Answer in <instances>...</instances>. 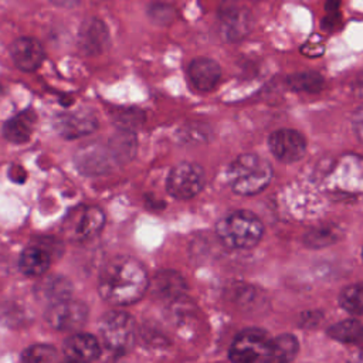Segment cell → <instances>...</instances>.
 Instances as JSON below:
<instances>
[{
    "instance_id": "6da1fadb",
    "label": "cell",
    "mask_w": 363,
    "mask_h": 363,
    "mask_svg": "<svg viewBox=\"0 0 363 363\" xmlns=\"http://www.w3.org/2000/svg\"><path fill=\"white\" fill-rule=\"evenodd\" d=\"M146 268L132 257H115L99 272L98 292L112 305H130L149 288Z\"/></svg>"
},
{
    "instance_id": "7a4b0ae2",
    "label": "cell",
    "mask_w": 363,
    "mask_h": 363,
    "mask_svg": "<svg viewBox=\"0 0 363 363\" xmlns=\"http://www.w3.org/2000/svg\"><path fill=\"white\" fill-rule=\"evenodd\" d=\"M136 138L132 132L118 130L106 142H94L75 153L77 169L86 174H104L133 159Z\"/></svg>"
},
{
    "instance_id": "3957f363",
    "label": "cell",
    "mask_w": 363,
    "mask_h": 363,
    "mask_svg": "<svg viewBox=\"0 0 363 363\" xmlns=\"http://www.w3.org/2000/svg\"><path fill=\"white\" fill-rule=\"evenodd\" d=\"M272 179L271 164L254 153L238 156L227 170V180L234 193L254 196L262 191Z\"/></svg>"
},
{
    "instance_id": "277c9868",
    "label": "cell",
    "mask_w": 363,
    "mask_h": 363,
    "mask_svg": "<svg viewBox=\"0 0 363 363\" xmlns=\"http://www.w3.org/2000/svg\"><path fill=\"white\" fill-rule=\"evenodd\" d=\"M217 237L233 250L255 247L264 234L262 221L248 210H238L223 217L216 225Z\"/></svg>"
},
{
    "instance_id": "5b68a950",
    "label": "cell",
    "mask_w": 363,
    "mask_h": 363,
    "mask_svg": "<svg viewBox=\"0 0 363 363\" xmlns=\"http://www.w3.org/2000/svg\"><path fill=\"white\" fill-rule=\"evenodd\" d=\"M104 346L115 354H123L135 343L136 328L133 318L123 311H109L98 323Z\"/></svg>"
},
{
    "instance_id": "8992f818",
    "label": "cell",
    "mask_w": 363,
    "mask_h": 363,
    "mask_svg": "<svg viewBox=\"0 0 363 363\" xmlns=\"http://www.w3.org/2000/svg\"><path fill=\"white\" fill-rule=\"evenodd\" d=\"M326 190L336 194H363V156L343 155L325 176Z\"/></svg>"
},
{
    "instance_id": "52a82bcc",
    "label": "cell",
    "mask_w": 363,
    "mask_h": 363,
    "mask_svg": "<svg viewBox=\"0 0 363 363\" xmlns=\"http://www.w3.org/2000/svg\"><path fill=\"white\" fill-rule=\"evenodd\" d=\"M269 340L262 329H244L231 343L228 353L231 363H267Z\"/></svg>"
},
{
    "instance_id": "ba28073f",
    "label": "cell",
    "mask_w": 363,
    "mask_h": 363,
    "mask_svg": "<svg viewBox=\"0 0 363 363\" xmlns=\"http://www.w3.org/2000/svg\"><path fill=\"white\" fill-rule=\"evenodd\" d=\"M206 183V174L200 164L182 162L176 164L166 180L167 193L176 199L187 200L197 196Z\"/></svg>"
},
{
    "instance_id": "9c48e42d",
    "label": "cell",
    "mask_w": 363,
    "mask_h": 363,
    "mask_svg": "<svg viewBox=\"0 0 363 363\" xmlns=\"http://www.w3.org/2000/svg\"><path fill=\"white\" fill-rule=\"evenodd\" d=\"M105 224V214L96 206H82L74 208L64 221V233L75 241L94 238Z\"/></svg>"
},
{
    "instance_id": "30bf717a",
    "label": "cell",
    "mask_w": 363,
    "mask_h": 363,
    "mask_svg": "<svg viewBox=\"0 0 363 363\" xmlns=\"http://www.w3.org/2000/svg\"><path fill=\"white\" fill-rule=\"evenodd\" d=\"M88 308L84 302L71 298L50 303L45 311L47 323L57 330H75L84 326Z\"/></svg>"
},
{
    "instance_id": "8fae6325",
    "label": "cell",
    "mask_w": 363,
    "mask_h": 363,
    "mask_svg": "<svg viewBox=\"0 0 363 363\" xmlns=\"http://www.w3.org/2000/svg\"><path fill=\"white\" fill-rule=\"evenodd\" d=\"M271 153L282 163H294L306 152V140L302 133L295 129H278L268 138Z\"/></svg>"
},
{
    "instance_id": "7c38bea8",
    "label": "cell",
    "mask_w": 363,
    "mask_h": 363,
    "mask_svg": "<svg viewBox=\"0 0 363 363\" xmlns=\"http://www.w3.org/2000/svg\"><path fill=\"white\" fill-rule=\"evenodd\" d=\"M78 47L85 55H98L109 47V31L105 23L96 17L82 21L78 30Z\"/></svg>"
},
{
    "instance_id": "4fadbf2b",
    "label": "cell",
    "mask_w": 363,
    "mask_h": 363,
    "mask_svg": "<svg viewBox=\"0 0 363 363\" xmlns=\"http://www.w3.org/2000/svg\"><path fill=\"white\" fill-rule=\"evenodd\" d=\"M54 129L65 139H78L92 133L98 128V119L86 112H62L54 118Z\"/></svg>"
},
{
    "instance_id": "5bb4252c",
    "label": "cell",
    "mask_w": 363,
    "mask_h": 363,
    "mask_svg": "<svg viewBox=\"0 0 363 363\" xmlns=\"http://www.w3.org/2000/svg\"><path fill=\"white\" fill-rule=\"evenodd\" d=\"M10 55L21 71H34L44 61L45 51L38 40L33 37H18L10 45Z\"/></svg>"
},
{
    "instance_id": "9a60e30c",
    "label": "cell",
    "mask_w": 363,
    "mask_h": 363,
    "mask_svg": "<svg viewBox=\"0 0 363 363\" xmlns=\"http://www.w3.org/2000/svg\"><path fill=\"white\" fill-rule=\"evenodd\" d=\"M187 77L197 91L208 92L217 86L221 78V68L217 61L207 57H199L189 64Z\"/></svg>"
},
{
    "instance_id": "2e32d148",
    "label": "cell",
    "mask_w": 363,
    "mask_h": 363,
    "mask_svg": "<svg viewBox=\"0 0 363 363\" xmlns=\"http://www.w3.org/2000/svg\"><path fill=\"white\" fill-rule=\"evenodd\" d=\"M218 31L225 41H238L250 31V14L238 6L224 7L218 16Z\"/></svg>"
},
{
    "instance_id": "e0dca14e",
    "label": "cell",
    "mask_w": 363,
    "mask_h": 363,
    "mask_svg": "<svg viewBox=\"0 0 363 363\" xmlns=\"http://www.w3.org/2000/svg\"><path fill=\"white\" fill-rule=\"evenodd\" d=\"M62 352L67 360L91 363L101 354V346L95 336L89 333H75L64 342Z\"/></svg>"
},
{
    "instance_id": "ac0fdd59",
    "label": "cell",
    "mask_w": 363,
    "mask_h": 363,
    "mask_svg": "<svg viewBox=\"0 0 363 363\" xmlns=\"http://www.w3.org/2000/svg\"><path fill=\"white\" fill-rule=\"evenodd\" d=\"M152 291L153 295H156L160 299L176 302L182 299L187 289V284L184 278L177 272L172 269H163L159 271L153 279H152Z\"/></svg>"
},
{
    "instance_id": "d6986e66",
    "label": "cell",
    "mask_w": 363,
    "mask_h": 363,
    "mask_svg": "<svg viewBox=\"0 0 363 363\" xmlns=\"http://www.w3.org/2000/svg\"><path fill=\"white\" fill-rule=\"evenodd\" d=\"M51 255L40 245L26 247L18 258V268L27 277H40L50 268Z\"/></svg>"
},
{
    "instance_id": "ffe728a7",
    "label": "cell",
    "mask_w": 363,
    "mask_h": 363,
    "mask_svg": "<svg viewBox=\"0 0 363 363\" xmlns=\"http://www.w3.org/2000/svg\"><path fill=\"white\" fill-rule=\"evenodd\" d=\"M35 113L31 109L23 111L10 118L3 126V136L11 143H26L33 132Z\"/></svg>"
},
{
    "instance_id": "44dd1931",
    "label": "cell",
    "mask_w": 363,
    "mask_h": 363,
    "mask_svg": "<svg viewBox=\"0 0 363 363\" xmlns=\"http://www.w3.org/2000/svg\"><path fill=\"white\" fill-rule=\"evenodd\" d=\"M298 352V340L289 333L269 340L267 363H291Z\"/></svg>"
},
{
    "instance_id": "7402d4cb",
    "label": "cell",
    "mask_w": 363,
    "mask_h": 363,
    "mask_svg": "<svg viewBox=\"0 0 363 363\" xmlns=\"http://www.w3.org/2000/svg\"><path fill=\"white\" fill-rule=\"evenodd\" d=\"M323 78L319 72L315 71H303L294 72L286 77V85L289 89L296 92L316 94L323 88Z\"/></svg>"
},
{
    "instance_id": "603a6c76",
    "label": "cell",
    "mask_w": 363,
    "mask_h": 363,
    "mask_svg": "<svg viewBox=\"0 0 363 363\" xmlns=\"http://www.w3.org/2000/svg\"><path fill=\"white\" fill-rule=\"evenodd\" d=\"M328 335L342 343H357L363 339V325L357 319H346L332 325Z\"/></svg>"
},
{
    "instance_id": "cb8c5ba5",
    "label": "cell",
    "mask_w": 363,
    "mask_h": 363,
    "mask_svg": "<svg viewBox=\"0 0 363 363\" xmlns=\"http://www.w3.org/2000/svg\"><path fill=\"white\" fill-rule=\"evenodd\" d=\"M339 303L350 315H363V282L346 286L339 295Z\"/></svg>"
},
{
    "instance_id": "d4e9b609",
    "label": "cell",
    "mask_w": 363,
    "mask_h": 363,
    "mask_svg": "<svg viewBox=\"0 0 363 363\" xmlns=\"http://www.w3.org/2000/svg\"><path fill=\"white\" fill-rule=\"evenodd\" d=\"M71 285L62 277H50L44 281L43 285V296L50 301V303L62 301L69 298Z\"/></svg>"
},
{
    "instance_id": "484cf974",
    "label": "cell",
    "mask_w": 363,
    "mask_h": 363,
    "mask_svg": "<svg viewBox=\"0 0 363 363\" xmlns=\"http://www.w3.org/2000/svg\"><path fill=\"white\" fill-rule=\"evenodd\" d=\"M113 122L119 128V130L133 133V129L139 128L145 122V113L138 108L116 109L113 112Z\"/></svg>"
},
{
    "instance_id": "4316f807",
    "label": "cell",
    "mask_w": 363,
    "mask_h": 363,
    "mask_svg": "<svg viewBox=\"0 0 363 363\" xmlns=\"http://www.w3.org/2000/svg\"><path fill=\"white\" fill-rule=\"evenodd\" d=\"M23 363H57V350L50 345H33L23 352Z\"/></svg>"
},
{
    "instance_id": "83f0119b",
    "label": "cell",
    "mask_w": 363,
    "mask_h": 363,
    "mask_svg": "<svg viewBox=\"0 0 363 363\" xmlns=\"http://www.w3.org/2000/svg\"><path fill=\"white\" fill-rule=\"evenodd\" d=\"M333 240H336V233L333 227H319L312 230L308 235H306V242L309 245L313 247H319V245H326L329 242H332Z\"/></svg>"
},
{
    "instance_id": "f1b7e54d",
    "label": "cell",
    "mask_w": 363,
    "mask_h": 363,
    "mask_svg": "<svg viewBox=\"0 0 363 363\" xmlns=\"http://www.w3.org/2000/svg\"><path fill=\"white\" fill-rule=\"evenodd\" d=\"M149 16L157 24H169L174 18V10L167 4H152Z\"/></svg>"
},
{
    "instance_id": "f546056e",
    "label": "cell",
    "mask_w": 363,
    "mask_h": 363,
    "mask_svg": "<svg viewBox=\"0 0 363 363\" xmlns=\"http://www.w3.org/2000/svg\"><path fill=\"white\" fill-rule=\"evenodd\" d=\"M326 17L325 20L322 21V27L325 30H332L337 23H339V0H328V4H326Z\"/></svg>"
},
{
    "instance_id": "4dcf8cb0",
    "label": "cell",
    "mask_w": 363,
    "mask_h": 363,
    "mask_svg": "<svg viewBox=\"0 0 363 363\" xmlns=\"http://www.w3.org/2000/svg\"><path fill=\"white\" fill-rule=\"evenodd\" d=\"M353 129L357 133V136L363 140V106L357 109L353 115Z\"/></svg>"
},
{
    "instance_id": "1f68e13d",
    "label": "cell",
    "mask_w": 363,
    "mask_h": 363,
    "mask_svg": "<svg viewBox=\"0 0 363 363\" xmlns=\"http://www.w3.org/2000/svg\"><path fill=\"white\" fill-rule=\"evenodd\" d=\"M54 6L57 7H64V9H69V7H75L81 0H50Z\"/></svg>"
},
{
    "instance_id": "d6a6232c",
    "label": "cell",
    "mask_w": 363,
    "mask_h": 363,
    "mask_svg": "<svg viewBox=\"0 0 363 363\" xmlns=\"http://www.w3.org/2000/svg\"><path fill=\"white\" fill-rule=\"evenodd\" d=\"M357 89H359V92L363 95V79L357 84Z\"/></svg>"
},
{
    "instance_id": "836d02e7",
    "label": "cell",
    "mask_w": 363,
    "mask_h": 363,
    "mask_svg": "<svg viewBox=\"0 0 363 363\" xmlns=\"http://www.w3.org/2000/svg\"><path fill=\"white\" fill-rule=\"evenodd\" d=\"M64 363H81V362H75V360H67L65 359V362Z\"/></svg>"
},
{
    "instance_id": "e575fe53",
    "label": "cell",
    "mask_w": 363,
    "mask_h": 363,
    "mask_svg": "<svg viewBox=\"0 0 363 363\" xmlns=\"http://www.w3.org/2000/svg\"><path fill=\"white\" fill-rule=\"evenodd\" d=\"M353 363H363V359H360V360H356V362H353Z\"/></svg>"
},
{
    "instance_id": "d590c367",
    "label": "cell",
    "mask_w": 363,
    "mask_h": 363,
    "mask_svg": "<svg viewBox=\"0 0 363 363\" xmlns=\"http://www.w3.org/2000/svg\"><path fill=\"white\" fill-rule=\"evenodd\" d=\"M1 92H3V85L0 84V95H1Z\"/></svg>"
},
{
    "instance_id": "8d00e7d4",
    "label": "cell",
    "mask_w": 363,
    "mask_h": 363,
    "mask_svg": "<svg viewBox=\"0 0 363 363\" xmlns=\"http://www.w3.org/2000/svg\"><path fill=\"white\" fill-rule=\"evenodd\" d=\"M362 258H363V250H362Z\"/></svg>"
}]
</instances>
